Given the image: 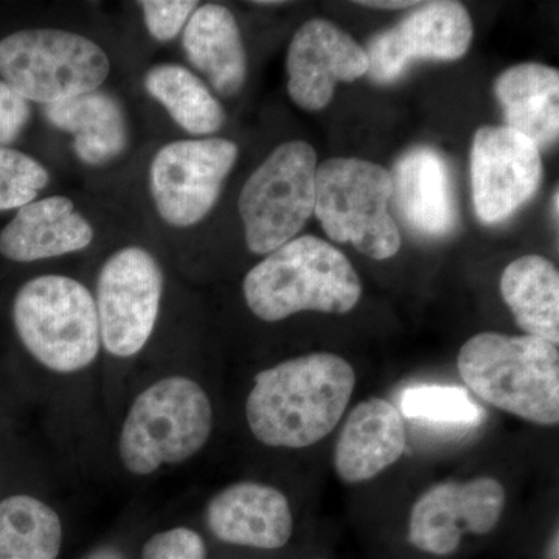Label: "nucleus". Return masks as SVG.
I'll return each mask as SVG.
<instances>
[{
	"label": "nucleus",
	"mask_w": 559,
	"mask_h": 559,
	"mask_svg": "<svg viewBox=\"0 0 559 559\" xmlns=\"http://www.w3.org/2000/svg\"><path fill=\"white\" fill-rule=\"evenodd\" d=\"M212 426L205 390L190 378H165L132 403L120 433L121 462L135 476L186 462L205 447Z\"/></svg>",
	"instance_id": "obj_5"
},
{
	"label": "nucleus",
	"mask_w": 559,
	"mask_h": 559,
	"mask_svg": "<svg viewBox=\"0 0 559 559\" xmlns=\"http://www.w3.org/2000/svg\"><path fill=\"white\" fill-rule=\"evenodd\" d=\"M62 524L57 511L27 495L0 502V559H57Z\"/></svg>",
	"instance_id": "obj_24"
},
{
	"label": "nucleus",
	"mask_w": 559,
	"mask_h": 559,
	"mask_svg": "<svg viewBox=\"0 0 559 559\" xmlns=\"http://www.w3.org/2000/svg\"><path fill=\"white\" fill-rule=\"evenodd\" d=\"M286 72L290 100L314 112L330 105L337 84L353 83L369 72V57L333 22L311 20L290 40Z\"/></svg>",
	"instance_id": "obj_14"
},
{
	"label": "nucleus",
	"mask_w": 559,
	"mask_h": 559,
	"mask_svg": "<svg viewBox=\"0 0 559 559\" xmlns=\"http://www.w3.org/2000/svg\"><path fill=\"white\" fill-rule=\"evenodd\" d=\"M406 450L401 412L388 400L362 401L349 412L334 451L337 476L347 484L377 477Z\"/></svg>",
	"instance_id": "obj_17"
},
{
	"label": "nucleus",
	"mask_w": 559,
	"mask_h": 559,
	"mask_svg": "<svg viewBox=\"0 0 559 559\" xmlns=\"http://www.w3.org/2000/svg\"><path fill=\"white\" fill-rule=\"evenodd\" d=\"M187 60L223 97L240 94L248 76V58L234 13L205 3L191 14L182 32Z\"/></svg>",
	"instance_id": "obj_18"
},
{
	"label": "nucleus",
	"mask_w": 559,
	"mask_h": 559,
	"mask_svg": "<svg viewBox=\"0 0 559 559\" xmlns=\"http://www.w3.org/2000/svg\"><path fill=\"white\" fill-rule=\"evenodd\" d=\"M471 180L477 218L484 224L502 223L538 191L540 151L510 128H480L471 148Z\"/></svg>",
	"instance_id": "obj_11"
},
{
	"label": "nucleus",
	"mask_w": 559,
	"mask_h": 559,
	"mask_svg": "<svg viewBox=\"0 0 559 559\" xmlns=\"http://www.w3.org/2000/svg\"><path fill=\"white\" fill-rule=\"evenodd\" d=\"M143 84L173 121L194 138L215 134L226 121V112L218 98L193 70L164 62L146 72Z\"/></svg>",
	"instance_id": "obj_23"
},
{
	"label": "nucleus",
	"mask_w": 559,
	"mask_h": 559,
	"mask_svg": "<svg viewBox=\"0 0 559 559\" xmlns=\"http://www.w3.org/2000/svg\"><path fill=\"white\" fill-rule=\"evenodd\" d=\"M17 336L33 358L57 373L90 367L100 353L97 307L90 289L66 275H40L13 301Z\"/></svg>",
	"instance_id": "obj_4"
},
{
	"label": "nucleus",
	"mask_w": 559,
	"mask_h": 559,
	"mask_svg": "<svg viewBox=\"0 0 559 559\" xmlns=\"http://www.w3.org/2000/svg\"><path fill=\"white\" fill-rule=\"evenodd\" d=\"M506 507V489L495 477L443 481L428 489L411 513L412 546L428 554L450 555L465 533L487 535Z\"/></svg>",
	"instance_id": "obj_13"
},
{
	"label": "nucleus",
	"mask_w": 559,
	"mask_h": 559,
	"mask_svg": "<svg viewBox=\"0 0 559 559\" xmlns=\"http://www.w3.org/2000/svg\"><path fill=\"white\" fill-rule=\"evenodd\" d=\"M474 27L460 2L436 0L418 3L395 27L371 39L369 75L377 83L399 80L415 61H455L465 57Z\"/></svg>",
	"instance_id": "obj_12"
},
{
	"label": "nucleus",
	"mask_w": 559,
	"mask_h": 559,
	"mask_svg": "<svg viewBox=\"0 0 559 559\" xmlns=\"http://www.w3.org/2000/svg\"><path fill=\"white\" fill-rule=\"evenodd\" d=\"M110 61L97 43L60 28H32L0 40V76L28 103L49 106L100 90Z\"/></svg>",
	"instance_id": "obj_6"
},
{
	"label": "nucleus",
	"mask_w": 559,
	"mask_h": 559,
	"mask_svg": "<svg viewBox=\"0 0 559 559\" xmlns=\"http://www.w3.org/2000/svg\"><path fill=\"white\" fill-rule=\"evenodd\" d=\"M419 2H358V5L370 7V9L401 10L418 5Z\"/></svg>",
	"instance_id": "obj_30"
},
{
	"label": "nucleus",
	"mask_w": 559,
	"mask_h": 559,
	"mask_svg": "<svg viewBox=\"0 0 559 559\" xmlns=\"http://www.w3.org/2000/svg\"><path fill=\"white\" fill-rule=\"evenodd\" d=\"M392 197V175L373 162L334 157L316 173L314 213L323 230L373 260L392 259L401 248L399 226L389 213Z\"/></svg>",
	"instance_id": "obj_7"
},
{
	"label": "nucleus",
	"mask_w": 559,
	"mask_h": 559,
	"mask_svg": "<svg viewBox=\"0 0 559 559\" xmlns=\"http://www.w3.org/2000/svg\"><path fill=\"white\" fill-rule=\"evenodd\" d=\"M31 116V103L0 81V146H7L20 138Z\"/></svg>",
	"instance_id": "obj_29"
},
{
	"label": "nucleus",
	"mask_w": 559,
	"mask_h": 559,
	"mask_svg": "<svg viewBox=\"0 0 559 559\" xmlns=\"http://www.w3.org/2000/svg\"><path fill=\"white\" fill-rule=\"evenodd\" d=\"M142 559H207L204 539L193 530L178 527L146 540Z\"/></svg>",
	"instance_id": "obj_28"
},
{
	"label": "nucleus",
	"mask_w": 559,
	"mask_h": 559,
	"mask_svg": "<svg viewBox=\"0 0 559 559\" xmlns=\"http://www.w3.org/2000/svg\"><path fill=\"white\" fill-rule=\"evenodd\" d=\"M502 299L527 336L559 342V272L540 255L514 260L500 278Z\"/></svg>",
	"instance_id": "obj_22"
},
{
	"label": "nucleus",
	"mask_w": 559,
	"mask_h": 559,
	"mask_svg": "<svg viewBox=\"0 0 559 559\" xmlns=\"http://www.w3.org/2000/svg\"><path fill=\"white\" fill-rule=\"evenodd\" d=\"M392 180L400 212L415 230L428 237L450 234L455 224L450 170L436 150L407 151L396 162Z\"/></svg>",
	"instance_id": "obj_19"
},
{
	"label": "nucleus",
	"mask_w": 559,
	"mask_h": 559,
	"mask_svg": "<svg viewBox=\"0 0 559 559\" xmlns=\"http://www.w3.org/2000/svg\"><path fill=\"white\" fill-rule=\"evenodd\" d=\"M285 2H255V5L271 7V5H283Z\"/></svg>",
	"instance_id": "obj_32"
},
{
	"label": "nucleus",
	"mask_w": 559,
	"mask_h": 559,
	"mask_svg": "<svg viewBox=\"0 0 559 559\" xmlns=\"http://www.w3.org/2000/svg\"><path fill=\"white\" fill-rule=\"evenodd\" d=\"M164 271L140 246L110 253L97 278L98 323L103 347L117 358H131L148 344L159 318Z\"/></svg>",
	"instance_id": "obj_10"
},
{
	"label": "nucleus",
	"mask_w": 559,
	"mask_h": 559,
	"mask_svg": "<svg viewBox=\"0 0 559 559\" xmlns=\"http://www.w3.org/2000/svg\"><path fill=\"white\" fill-rule=\"evenodd\" d=\"M207 524L223 543L263 550L282 549L294 527L288 498L257 481H240L219 491L210 500Z\"/></svg>",
	"instance_id": "obj_15"
},
{
	"label": "nucleus",
	"mask_w": 559,
	"mask_h": 559,
	"mask_svg": "<svg viewBox=\"0 0 559 559\" xmlns=\"http://www.w3.org/2000/svg\"><path fill=\"white\" fill-rule=\"evenodd\" d=\"M95 231L68 197L43 198L17 210L0 231V255L16 263L58 259L90 248Z\"/></svg>",
	"instance_id": "obj_16"
},
{
	"label": "nucleus",
	"mask_w": 559,
	"mask_h": 559,
	"mask_svg": "<svg viewBox=\"0 0 559 559\" xmlns=\"http://www.w3.org/2000/svg\"><path fill=\"white\" fill-rule=\"evenodd\" d=\"M507 128L525 135L539 151L559 135V72L550 66H514L495 81Z\"/></svg>",
	"instance_id": "obj_21"
},
{
	"label": "nucleus",
	"mask_w": 559,
	"mask_h": 559,
	"mask_svg": "<svg viewBox=\"0 0 559 559\" xmlns=\"http://www.w3.org/2000/svg\"><path fill=\"white\" fill-rule=\"evenodd\" d=\"M318 154L301 140L272 151L242 187L238 198L246 245L270 255L294 240L314 215Z\"/></svg>",
	"instance_id": "obj_8"
},
{
	"label": "nucleus",
	"mask_w": 559,
	"mask_h": 559,
	"mask_svg": "<svg viewBox=\"0 0 559 559\" xmlns=\"http://www.w3.org/2000/svg\"><path fill=\"white\" fill-rule=\"evenodd\" d=\"M457 367L466 388L489 406L535 425H558V345L487 331L465 342Z\"/></svg>",
	"instance_id": "obj_3"
},
{
	"label": "nucleus",
	"mask_w": 559,
	"mask_h": 559,
	"mask_svg": "<svg viewBox=\"0 0 559 559\" xmlns=\"http://www.w3.org/2000/svg\"><path fill=\"white\" fill-rule=\"evenodd\" d=\"M139 7L151 38L168 43L183 32L200 3L193 0H142Z\"/></svg>",
	"instance_id": "obj_27"
},
{
	"label": "nucleus",
	"mask_w": 559,
	"mask_h": 559,
	"mask_svg": "<svg viewBox=\"0 0 559 559\" xmlns=\"http://www.w3.org/2000/svg\"><path fill=\"white\" fill-rule=\"evenodd\" d=\"M44 116L51 127L72 135L76 157L91 167L116 160L130 145L127 112L109 92H87L44 106Z\"/></svg>",
	"instance_id": "obj_20"
},
{
	"label": "nucleus",
	"mask_w": 559,
	"mask_h": 559,
	"mask_svg": "<svg viewBox=\"0 0 559 559\" xmlns=\"http://www.w3.org/2000/svg\"><path fill=\"white\" fill-rule=\"evenodd\" d=\"M237 143L219 138L175 140L150 164L151 200L164 223L187 229L207 218L238 159Z\"/></svg>",
	"instance_id": "obj_9"
},
{
	"label": "nucleus",
	"mask_w": 559,
	"mask_h": 559,
	"mask_svg": "<svg viewBox=\"0 0 559 559\" xmlns=\"http://www.w3.org/2000/svg\"><path fill=\"white\" fill-rule=\"evenodd\" d=\"M549 559H559L558 533H557V535H555L554 540H551L550 549H549Z\"/></svg>",
	"instance_id": "obj_31"
},
{
	"label": "nucleus",
	"mask_w": 559,
	"mask_h": 559,
	"mask_svg": "<svg viewBox=\"0 0 559 559\" xmlns=\"http://www.w3.org/2000/svg\"><path fill=\"white\" fill-rule=\"evenodd\" d=\"M352 364L311 353L260 371L246 403L253 437L272 448L312 447L340 425L355 392Z\"/></svg>",
	"instance_id": "obj_1"
},
{
	"label": "nucleus",
	"mask_w": 559,
	"mask_h": 559,
	"mask_svg": "<svg viewBox=\"0 0 559 559\" xmlns=\"http://www.w3.org/2000/svg\"><path fill=\"white\" fill-rule=\"evenodd\" d=\"M49 182V171L31 154L0 146V212L25 207Z\"/></svg>",
	"instance_id": "obj_26"
},
{
	"label": "nucleus",
	"mask_w": 559,
	"mask_h": 559,
	"mask_svg": "<svg viewBox=\"0 0 559 559\" xmlns=\"http://www.w3.org/2000/svg\"><path fill=\"white\" fill-rule=\"evenodd\" d=\"M242 290L257 318L280 322L304 311L347 314L362 296V283L341 250L305 235L253 266Z\"/></svg>",
	"instance_id": "obj_2"
},
{
	"label": "nucleus",
	"mask_w": 559,
	"mask_h": 559,
	"mask_svg": "<svg viewBox=\"0 0 559 559\" xmlns=\"http://www.w3.org/2000/svg\"><path fill=\"white\" fill-rule=\"evenodd\" d=\"M401 412L411 419L433 425L469 426L480 421L481 411L465 389L455 385H417L401 399Z\"/></svg>",
	"instance_id": "obj_25"
}]
</instances>
